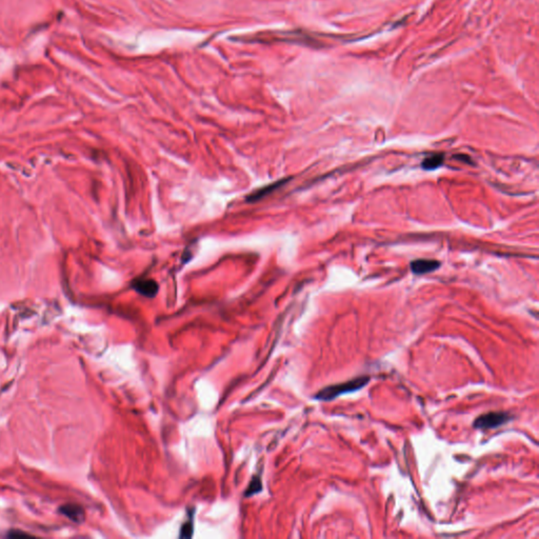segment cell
<instances>
[{
	"label": "cell",
	"mask_w": 539,
	"mask_h": 539,
	"mask_svg": "<svg viewBox=\"0 0 539 539\" xmlns=\"http://www.w3.org/2000/svg\"><path fill=\"white\" fill-rule=\"evenodd\" d=\"M262 491V483H261V478L259 476H254L251 480V483L249 485V487H247L244 495L246 497H251L253 496V495L259 493Z\"/></svg>",
	"instance_id": "obj_8"
},
{
	"label": "cell",
	"mask_w": 539,
	"mask_h": 539,
	"mask_svg": "<svg viewBox=\"0 0 539 539\" xmlns=\"http://www.w3.org/2000/svg\"><path fill=\"white\" fill-rule=\"evenodd\" d=\"M287 182V179H281V180H278V181H275L274 183H271L267 186H264L261 188H258V190L252 192L250 195H247L246 197V200L250 201V202H253V201H258L260 199L264 198L265 196L271 194L272 192L277 190L278 187H280L281 185H283L284 183Z\"/></svg>",
	"instance_id": "obj_5"
},
{
	"label": "cell",
	"mask_w": 539,
	"mask_h": 539,
	"mask_svg": "<svg viewBox=\"0 0 539 539\" xmlns=\"http://www.w3.org/2000/svg\"><path fill=\"white\" fill-rule=\"evenodd\" d=\"M370 382L369 376H361L358 378H355L353 381H350L346 383L338 384L327 387L319 391L315 395V399L322 400V401H329L334 398H336L343 394H348V393L356 392L363 387H366Z\"/></svg>",
	"instance_id": "obj_1"
},
{
	"label": "cell",
	"mask_w": 539,
	"mask_h": 539,
	"mask_svg": "<svg viewBox=\"0 0 539 539\" xmlns=\"http://www.w3.org/2000/svg\"><path fill=\"white\" fill-rule=\"evenodd\" d=\"M510 419H511V417L509 416L508 413L491 412L479 416L474 422V427L480 430L496 429L504 425Z\"/></svg>",
	"instance_id": "obj_2"
},
{
	"label": "cell",
	"mask_w": 539,
	"mask_h": 539,
	"mask_svg": "<svg viewBox=\"0 0 539 539\" xmlns=\"http://www.w3.org/2000/svg\"><path fill=\"white\" fill-rule=\"evenodd\" d=\"M439 266L440 262L434 259H417L411 262V270L414 274L422 275L437 270Z\"/></svg>",
	"instance_id": "obj_4"
},
{
	"label": "cell",
	"mask_w": 539,
	"mask_h": 539,
	"mask_svg": "<svg viewBox=\"0 0 539 539\" xmlns=\"http://www.w3.org/2000/svg\"><path fill=\"white\" fill-rule=\"evenodd\" d=\"M61 512L67 515L69 518L74 521H81L83 519V511L79 506H73V505H66L61 509Z\"/></svg>",
	"instance_id": "obj_6"
},
{
	"label": "cell",
	"mask_w": 539,
	"mask_h": 539,
	"mask_svg": "<svg viewBox=\"0 0 539 539\" xmlns=\"http://www.w3.org/2000/svg\"><path fill=\"white\" fill-rule=\"evenodd\" d=\"M132 288L136 291L137 293L140 295L148 297V298H154L159 290L158 283L151 278H138L135 279L132 282Z\"/></svg>",
	"instance_id": "obj_3"
},
{
	"label": "cell",
	"mask_w": 539,
	"mask_h": 539,
	"mask_svg": "<svg viewBox=\"0 0 539 539\" xmlns=\"http://www.w3.org/2000/svg\"><path fill=\"white\" fill-rule=\"evenodd\" d=\"M443 163V156L442 155H432L427 157L424 162H422V168L425 170H435L439 168Z\"/></svg>",
	"instance_id": "obj_7"
},
{
	"label": "cell",
	"mask_w": 539,
	"mask_h": 539,
	"mask_svg": "<svg viewBox=\"0 0 539 539\" xmlns=\"http://www.w3.org/2000/svg\"><path fill=\"white\" fill-rule=\"evenodd\" d=\"M194 532V523H193V515L191 516V519H187L180 528V538H190L193 536Z\"/></svg>",
	"instance_id": "obj_9"
}]
</instances>
